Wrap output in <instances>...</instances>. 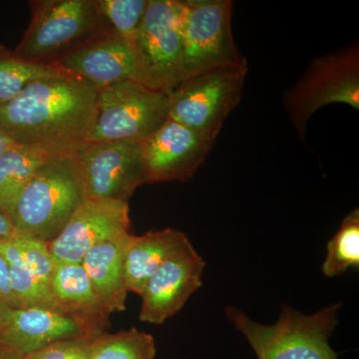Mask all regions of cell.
<instances>
[{
	"label": "cell",
	"mask_w": 359,
	"mask_h": 359,
	"mask_svg": "<svg viewBox=\"0 0 359 359\" xmlns=\"http://www.w3.org/2000/svg\"><path fill=\"white\" fill-rule=\"evenodd\" d=\"M98 90L60 73L28 84L0 106V132L14 143L71 154L88 136Z\"/></svg>",
	"instance_id": "6da1fadb"
},
{
	"label": "cell",
	"mask_w": 359,
	"mask_h": 359,
	"mask_svg": "<svg viewBox=\"0 0 359 359\" xmlns=\"http://www.w3.org/2000/svg\"><path fill=\"white\" fill-rule=\"evenodd\" d=\"M85 200L83 185L72 154L57 156L26 182L4 216L16 235L51 242Z\"/></svg>",
	"instance_id": "7a4b0ae2"
},
{
	"label": "cell",
	"mask_w": 359,
	"mask_h": 359,
	"mask_svg": "<svg viewBox=\"0 0 359 359\" xmlns=\"http://www.w3.org/2000/svg\"><path fill=\"white\" fill-rule=\"evenodd\" d=\"M340 308L337 302L306 316L283 306L271 325L257 323L233 306L226 309V316L245 335L257 359H340L330 344Z\"/></svg>",
	"instance_id": "3957f363"
},
{
	"label": "cell",
	"mask_w": 359,
	"mask_h": 359,
	"mask_svg": "<svg viewBox=\"0 0 359 359\" xmlns=\"http://www.w3.org/2000/svg\"><path fill=\"white\" fill-rule=\"evenodd\" d=\"M32 22L13 52L30 62L50 65L108 29L96 0L30 2Z\"/></svg>",
	"instance_id": "277c9868"
},
{
	"label": "cell",
	"mask_w": 359,
	"mask_h": 359,
	"mask_svg": "<svg viewBox=\"0 0 359 359\" xmlns=\"http://www.w3.org/2000/svg\"><path fill=\"white\" fill-rule=\"evenodd\" d=\"M135 81L156 91H171L183 80L182 1L149 0L131 43Z\"/></svg>",
	"instance_id": "5b68a950"
},
{
	"label": "cell",
	"mask_w": 359,
	"mask_h": 359,
	"mask_svg": "<svg viewBox=\"0 0 359 359\" xmlns=\"http://www.w3.org/2000/svg\"><path fill=\"white\" fill-rule=\"evenodd\" d=\"M283 107L304 138L309 119L320 108L340 103L359 109L358 42L311 60L299 81L285 92Z\"/></svg>",
	"instance_id": "8992f818"
},
{
	"label": "cell",
	"mask_w": 359,
	"mask_h": 359,
	"mask_svg": "<svg viewBox=\"0 0 359 359\" xmlns=\"http://www.w3.org/2000/svg\"><path fill=\"white\" fill-rule=\"evenodd\" d=\"M166 92L135 80H124L98 91L93 120L85 142L142 143L167 121Z\"/></svg>",
	"instance_id": "52a82bcc"
},
{
	"label": "cell",
	"mask_w": 359,
	"mask_h": 359,
	"mask_svg": "<svg viewBox=\"0 0 359 359\" xmlns=\"http://www.w3.org/2000/svg\"><path fill=\"white\" fill-rule=\"evenodd\" d=\"M248 65L199 73L168 92L169 119L216 140L224 120L242 98Z\"/></svg>",
	"instance_id": "ba28073f"
},
{
	"label": "cell",
	"mask_w": 359,
	"mask_h": 359,
	"mask_svg": "<svg viewBox=\"0 0 359 359\" xmlns=\"http://www.w3.org/2000/svg\"><path fill=\"white\" fill-rule=\"evenodd\" d=\"M230 0L182 1L183 80L214 68L248 65L233 39Z\"/></svg>",
	"instance_id": "9c48e42d"
},
{
	"label": "cell",
	"mask_w": 359,
	"mask_h": 359,
	"mask_svg": "<svg viewBox=\"0 0 359 359\" xmlns=\"http://www.w3.org/2000/svg\"><path fill=\"white\" fill-rule=\"evenodd\" d=\"M85 199L129 202L139 187L147 184L141 143L83 142L73 151Z\"/></svg>",
	"instance_id": "30bf717a"
},
{
	"label": "cell",
	"mask_w": 359,
	"mask_h": 359,
	"mask_svg": "<svg viewBox=\"0 0 359 359\" xmlns=\"http://www.w3.org/2000/svg\"><path fill=\"white\" fill-rule=\"evenodd\" d=\"M215 139L169 119L142 142L147 183L186 182L211 152Z\"/></svg>",
	"instance_id": "8fae6325"
},
{
	"label": "cell",
	"mask_w": 359,
	"mask_h": 359,
	"mask_svg": "<svg viewBox=\"0 0 359 359\" xmlns=\"http://www.w3.org/2000/svg\"><path fill=\"white\" fill-rule=\"evenodd\" d=\"M129 204L85 199L57 237L48 243L55 263L80 264L92 248L129 233Z\"/></svg>",
	"instance_id": "7c38bea8"
},
{
	"label": "cell",
	"mask_w": 359,
	"mask_h": 359,
	"mask_svg": "<svg viewBox=\"0 0 359 359\" xmlns=\"http://www.w3.org/2000/svg\"><path fill=\"white\" fill-rule=\"evenodd\" d=\"M205 263L190 241L168 257L148 280L142 297L139 320L162 325L178 313L202 287Z\"/></svg>",
	"instance_id": "4fadbf2b"
},
{
	"label": "cell",
	"mask_w": 359,
	"mask_h": 359,
	"mask_svg": "<svg viewBox=\"0 0 359 359\" xmlns=\"http://www.w3.org/2000/svg\"><path fill=\"white\" fill-rule=\"evenodd\" d=\"M50 65L83 80L98 91L124 80H135L131 46L110 29L103 30Z\"/></svg>",
	"instance_id": "5bb4252c"
},
{
	"label": "cell",
	"mask_w": 359,
	"mask_h": 359,
	"mask_svg": "<svg viewBox=\"0 0 359 359\" xmlns=\"http://www.w3.org/2000/svg\"><path fill=\"white\" fill-rule=\"evenodd\" d=\"M72 339H93L76 321L54 309L36 306L0 309V348L21 358L54 342Z\"/></svg>",
	"instance_id": "9a60e30c"
},
{
	"label": "cell",
	"mask_w": 359,
	"mask_h": 359,
	"mask_svg": "<svg viewBox=\"0 0 359 359\" xmlns=\"http://www.w3.org/2000/svg\"><path fill=\"white\" fill-rule=\"evenodd\" d=\"M48 287L56 311L76 321L91 339L109 327L110 314L81 263H55Z\"/></svg>",
	"instance_id": "2e32d148"
},
{
	"label": "cell",
	"mask_w": 359,
	"mask_h": 359,
	"mask_svg": "<svg viewBox=\"0 0 359 359\" xmlns=\"http://www.w3.org/2000/svg\"><path fill=\"white\" fill-rule=\"evenodd\" d=\"M133 235L124 233L92 248L81 264L107 313L126 309L128 290L124 282V257Z\"/></svg>",
	"instance_id": "e0dca14e"
},
{
	"label": "cell",
	"mask_w": 359,
	"mask_h": 359,
	"mask_svg": "<svg viewBox=\"0 0 359 359\" xmlns=\"http://www.w3.org/2000/svg\"><path fill=\"white\" fill-rule=\"evenodd\" d=\"M189 241L183 231L172 228L133 235L124 257V282L128 292L141 295L168 257Z\"/></svg>",
	"instance_id": "ac0fdd59"
},
{
	"label": "cell",
	"mask_w": 359,
	"mask_h": 359,
	"mask_svg": "<svg viewBox=\"0 0 359 359\" xmlns=\"http://www.w3.org/2000/svg\"><path fill=\"white\" fill-rule=\"evenodd\" d=\"M60 155L65 154L21 145L13 146L0 154V212L6 214L26 182L40 168Z\"/></svg>",
	"instance_id": "d6986e66"
},
{
	"label": "cell",
	"mask_w": 359,
	"mask_h": 359,
	"mask_svg": "<svg viewBox=\"0 0 359 359\" xmlns=\"http://www.w3.org/2000/svg\"><path fill=\"white\" fill-rule=\"evenodd\" d=\"M0 254L6 259L11 290L20 308L36 306L56 311L49 287L33 275L13 238L0 240Z\"/></svg>",
	"instance_id": "ffe728a7"
},
{
	"label": "cell",
	"mask_w": 359,
	"mask_h": 359,
	"mask_svg": "<svg viewBox=\"0 0 359 359\" xmlns=\"http://www.w3.org/2000/svg\"><path fill=\"white\" fill-rule=\"evenodd\" d=\"M154 337L136 327L98 335L90 342V359H155Z\"/></svg>",
	"instance_id": "44dd1931"
},
{
	"label": "cell",
	"mask_w": 359,
	"mask_h": 359,
	"mask_svg": "<svg viewBox=\"0 0 359 359\" xmlns=\"http://www.w3.org/2000/svg\"><path fill=\"white\" fill-rule=\"evenodd\" d=\"M60 73L63 72L54 66L30 62L6 47L0 46V106L13 100L35 80L55 76Z\"/></svg>",
	"instance_id": "7402d4cb"
},
{
	"label": "cell",
	"mask_w": 359,
	"mask_h": 359,
	"mask_svg": "<svg viewBox=\"0 0 359 359\" xmlns=\"http://www.w3.org/2000/svg\"><path fill=\"white\" fill-rule=\"evenodd\" d=\"M359 268V211L353 210L344 219L339 230L327 244L323 273L334 278L349 269Z\"/></svg>",
	"instance_id": "603a6c76"
},
{
	"label": "cell",
	"mask_w": 359,
	"mask_h": 359,
	"mask_svg": "<svg viewBox=\"0 0 359 359\" xmlns=\"http://www.w3.org/2000/svg\"><path fill=\"white\" fill-rule=\"evenodd\" d=\"M106 27L131 43L149 0H96Z\"/></svg>",
	"instance_id": "cb8c5ba5"
},
{
	"label": "cell",
	"mask_w": 359,
	"mask_h": 359,
	"mask_svg": "<svg viewBox=\"0 0 359 359\" xmlns=\"http://www.w3.org/2000/svg\"><path fill=\"white\" fill-rule=\"evenodd\" d=\"M13 240L20 250L23 261L27 264L33 275L48 287L52 271L55 266L48 243L39 238L21 235L14 236Z\"/></svg>",
	"instance_id": "d4e9b609"
},
{
	"label": "cell",
	"mask_w": 359,
	"mask_h": 359,
	"mask_svg": "<svg viewBox=\"0 0 359 359\" xmlns=\"http://www.w3.org/2000/svg\"><path fill=\"white\" fill-rule=\"evenodd\" d=\"M90 339L60 340L25 359H90Z\"/></svg>",
	"instance_id": "484cf974"
},
{
	"label": "cell",
	"mask_w": 359,
	"mask_h": 359,
	"mask_svg": "<svg viewBox=\"0 0 359 359\" xmlns=\"http://www.w3.org/2000/svg\"><path fill=\"white\" fill-rule=\"evenodd\" d=\"M7 306L20 308V304L11 290L6 259L0 254V309L7 308Z\"/></svg>",
	"instance_id": "4316f807"
},
{
	"label": "cell",
	"mask_w": 359,
	"mask_h": 359,
	"mask_svg": "<svg viewBox=\"0 0 359 359\" xmlns=\"http://www.w3.org/2000/svg\"><path fill=\"white\" fill-rule=\"evenodd\" d=\"M14 236H16V231L14 230L13 224L4 214L0 212V240L13 238Z\"/></svg>",
	"instance_id": "83f0119b"
},
{
	"label": "cell",
	"mask_w": 359,
	"mask_h": 359,
	"mask_svg": "<svg viewBox=\"0 0 359 359\" xmlns=\"http://www.w3.org/2000/svg\"><path fill=\"white\" fill-rule=\"evenodd\" d=\"M15 145H18V144L14 143L6 135L0 132V154H2V153L6 152V150Z\"/></svg>",
	"instance_id": "f1b7e54d"
},
{
	"label": "cell",
	"mask_w": 359,
	"mask_h": 359,
	"mask_svg": "<svg viewBox=\"0 0 359 359\" xmlns=\"http://www.w3.org/2000/svg\"><path fill=\"white\" fill-rule=\"evenodd\" d=\"M0 359H25V358H21L20 355H16V354L0 348Z\"/></svg>",
	"instance_id": "f546056e"
}]
</instances>
